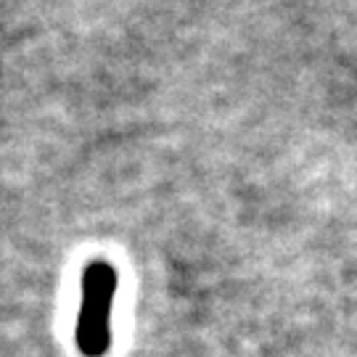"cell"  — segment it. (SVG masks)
I'll list each match as a JSON object with an SVG mask.
<instances>
[{"label": "cell", "mask_w": 357, "mask_h": 357, "mask_svg": "<svg viewBox=\"0 0 357 357\" xmlns=\"http://www.w3.org/2000/svg\"><path fill=\"white\" fill-rule=\"evenodd\" d=\"M116 270L106 259H93L82 270V302L75 342L82 357H103L112 349V310L116 296Z\"/></svg>", "instance_id": "cell-1"}]
</instances>
